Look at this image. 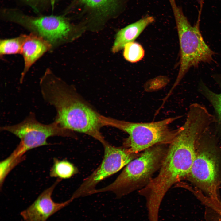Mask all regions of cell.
<instances>
[{
	"instance_id": "cell-19",
	"label": "cell",
	"mask_w": 221,
	"mask_h": 221,
	"mask_svg": "<svg viewBox=\"0 0 221 221\" xmlns=\"http://www.w3.org/2000/svg\"><path fill=\"white\" fill-rule=\"evenodd\" d=\"M24 156L18 157L12 153L6 158L0 162V184L2 187L7 175L12 169L24 159Z\"/></svg>"
},
{
	"instance_id": "cell-16",
	"label": "cell",
	"mask_w": 221,
	"mask_h": 221,
	"mask_svg": "<svg viewBox=\"0 0 221 221\" xmlns=\"http://www.w3.org/2000/svg\"><path fill=\"white\" fill-rule=\"evenodd\" d=\"M78 172L77 168L70 162L55 158L49 174L51 177L61 180L69 178Z\"/></svg>"
},
{
	"instance_id": "cell-13",
	"label": "cell",
	"mask_w": 221,
	"mask_h": 221,
	"mask_svg": "<svg viewBox=\"0 0 221 221\" xmlns=\"http://www.w3.org/2000/svg\"><path fill=\"white\" fill-rule=\"evenodd\" d=\"M153 17H144L120 30L116 36L112 51L116 53L122 48L127 43L133 41L149 25L154 21Z\"/></svg>"
},
{
	"instance_id": "cell-1",
	"label": "cell",
	"mask_w": 221,
	"mask_h": 221,
	"mask_svg": "<svg viewBox=\"0 0 221 221\" xmlns=\"http://www.w3.org/2000/svg\"><path fill=\"white\" fill-rule=\"evenodd\" d=\"M204 132L198 123L185 121L169 144L157 176L139 190L146 199L149 221H158L159 210L166 193L173 184L187 177Z\"/></svg>"
},
{
	"instance_id": "cell-9",
	"label": "cell",
	"mask_w": 221,
	"mask_h": 221,
	"mask_svg": "<svg viewBox=\"0 0 221 221\" xmlns=\"http://www.w3.org/2000/svg\"><path fill=\"white\" fill-rule=\"evenodd\" d=\"M103 146L104 154L101 163L74 192L71 197L73 199L91 195L99 182L119 171L137 155L130 153L125 147H116L107 142Z\"/></svg>"
},
{
	"instance_id": "cell-3",
	"label": "cell",
	"mask_w": 221,
	"mask_h": 221,
	"mask_svg": "<svg viewBox=\"0 0 221 221\" xmlns=\"http://www.w3.org/2000/svg\"><path fill=\"white\" fill-rule=\"evenodd\" d=\"M174 16L180 49L179 72L171 90L180 83L189 69L197 68L201 63H210L214 61L215 53L204 41L200 29V17L204 2L200 3L197 20L192 26L175 0H169Z\"/></svg>"
},
{
	"instance_id": "cell-6",
	"label": "cell",
	"mask_w": 221,
	"mask_h": 221,
	"mask_svg": "<svg viewBox=\"0 0 221 221\" xmlns=\"http://www.w3.org/2000/svg\"><path fill=\"white\" fill-rule=\"evenodd\" d=\"M211 130H208L200 139L187 177L206 193L211 201L210 205L221 208L218 193L219 159Z\"/></svg>"
},
{
	"instance_id": "cell-4",
	"label": "cell",
	"mask_w": 221,
	"mask_h": 221,
	"mask_svg": "<svg viewBox=\"0 0 221 221\" xmlns=\"http://www.w3.org/2000/svg\"><path fill=\"white\" fill-rule=\"evenodd\" d=\"M167 145L157 144L145 149L139 157L126 165L113 182L95 189L92 194L111 192L120 198L143 188L151 180L153 174L160 169L168 149Z\"/></svg>"
},
{
	"instance_id": "cell-12",
	"label": "cell",
	"mask_w": 221,
	"mask_h": 221,
	"mask_svg": "<svg viewBox=\"0 0 221 221\" xmlns=\"http://www.w3.org/2000/svg\"><path fill=\"white\" fill-rule=\"evenodd\" d=\"M52 49L50 44L41 37L32 33L26 35L21 53L24 66L20 79L21 83L33 64L45 52Z\"/></svg>"
},
{
	"instance_id": "cell-11",
	"label": "cell",
	"mask_w": 221,
	"mask_h": 221,
	"mask_svg": "<svg viewBox=\"0 0 221 221\" xmlns=\"http://www.w3.org/2000/svg\"><path fill=\"white\" fill-rule=\"evenodd\" d=\"M121 1L73 0L65 9L78 6L81 9V12L87 15L90 21L101 23L116 15Z\"/></svg>"
},
{
	"instance_id": "cell-18",
	"label": "cell",
	"mask_w": 221,
	"mask_h": 221,
	"mask_svg": "<svg viewBox=\"0 0 221 221\" xmlns=\"http://www.w3.org/2000/svg\"><path fill=\"white\" fill-rule=\"evenodd\" d=\"M123 55L127 61L136 63L144 57L145 51L142 45L138 43L130 42L126 44L124 47Z\"/></svg>"
},
{
	"instance_id": "cell-14",
	"label": "cell",
	"mask_w": 221,
	"mask_h": 221,
	"mask_svg": "<svg viewBox=\"0 0 221 221\" xmlns=\"http://www.w3.org/2000/svg\"><path fill=\"white\" fill-rule=\"evenodd\" d=\"M213 77L219 88V92L212 91L201 80L199 83L198 91L212 106L216 120L214 129L216 134L221 136V73L214 75Z\"/></svg>"
},
{
	"instance_id": "cell-17",
	"label": "cell",
	"mask_w": 221,
	"mask_h": 221,
	"mask_svg": "<svg viewBox=\"0 0 221 221\" xmlns=\"http://www.w3.org/2000/svg\"><path fill=\"white\" fill-rule=\"evenodd\" d=\"M26 35L21 34L14 38L1 39L0 55L21 54L23 45Z\"/></svg>"
},
{
	"instance_id": "cell-15",
	"label": "cell",
	"mask_w": 221,
	"mask_h": 221,
	"mask_svg": "<svg viewBox=\"0 0 221 221\" xmlns=\"http://www.w3.org/2000/svg\"><path fill=\"white\" fill-rule=\"evenodd\" d=\"M66 0H12L18 7H26L37 14L53 10L56 6Z\"/></svg>"
},
{
	"instance_id": "cell-2",
	"label": "cell",
	"mask_w": 221,
	"mask_h": 221,
	"mask_svg": "<svg viewBox=\"0 0 221 221\" xmlns=\"http://www.w3.org/2000/svg\"><path fill=\"white\" fill-rule=\"evenodd\" d=\"M40 85L44 100L53 106L55 121L62 128L84 134L99 141L107 142L100 132L103 126L102 115L82 99L74 89L47 69L40 79Z\"/></svg>"
},
{
	"instance_id": "cell-8",
	"label": "cell",
	"mask_w": 221,
	"mask_h": 221,
	"mask_svg": "<svg viewBox=\"0 0 221 221\" xmlns=\"http://www.w3.org/2000/svg\"><path fill=\"white\" fill-rule=\"evenodd\" d=\"M0 130L10 132L20 139L19 145L13 152L20 157L24 156L29 150L49 145L47 141L50 137L73 136L72 132L62 128L55 121L48 124L40 122L33 112L20 123L2 126Z\"/></svg>"
},
{
	"instance_id": "cell-20",
	"label": "cell",
	"mask_w": 221,
	"mask_h": 221,
	"mask_svg": "<svg viewBox=\"0 0 221 221\" xmlns=\"http://www.w3.org/2000/svg\"><path fill=\"white\" fill-rule=\"evenodd\" d=\"M197 0V1H198V2H200V0Z\"/></svg>"
},
{
	"instance_id": "cell-5",
	"label": "cell",
	"mask_w": 221,
	"mask_h": 221,
	"mask_svg": "<svg viewBox=\"0 0 221 221\" xmlns=\"http://www.w3.org/2000/svg\"><path fill=\"white\" fill-rule=\"evenodd\" d=\"M102 117L103 126L117 128L128 134L124 147L135 154L157 144H169L178 130V128L172 129L169 125L180 118L171 117L150 122H134Z\"/></svg>"
},
{
	"instance_id": "cell-10",
	"label": "cell",
	"mask_w": 221,
	"mask_h": 221,
	"mask_svg": "<svg viewBox=\"0 0 221 221\" xmlns=\"http://www.w3.org/2000/svg\"><path fill=\"white\" fill-rule=\"evenodd\" d=\"M57 179L51 186L43 191L35 201L20 215L25 221H47L51 216L69 204L73 199L71 197L61 203H56L52 197L55 187L60 181Z\"/></svg>"
},
{
	"instance_id": "cell-7",
	"label": "cell",
	"mask_w": 221,
	"mask_h": 221,
	"mask_svg": "<svg viewBox=\"0 0 221 221\" xmlns=\"http://www.w3.org/2000/svg\"><path fill=\"white\" fill-rule=\"evenodd\" d=\"M0 17L6 22L18 25L48 42L52 49L69 37L72 26L67 16L62 15L28 14L17 7H2Z\"/></svg>"
}]
</instances>
